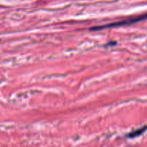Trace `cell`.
<instances>
[{
	"mask_svg": "<svg viewBox=\"0 0 147 147\" xmlns=\"http://www.w3.org/2000/svg\"><path fill=\"white\" fill-rule=\"evenodd\" d=\"M147 129V126H144L143 127L140 128V129H138L134 131L131 132L129 134L127 135V136L129 138H135L137 137V136H139L140 135H142L144 132Z\"/></svg>",
	"mask_w": 147,
	"mask_h": 147,
	"instance_id": "7a4b0ae2",
	"label": "cell"
},
{
	"mask_svg": "<svg viewBox=\"0 0 147 147\" xmlns=\"http://www.w3.org/2000/svg\"><path fill=\"white\" fill-rule=\"evenodd\" d=\"M147 19V13L146 14H142V15L138 16V17H131V18L127 19V20H122V21L110 23V24H104V25H100V26H94V27L90 28V30L91 31H96V30H103V29L106 28H111V27H121V26L125 25H131V24H135L139 22L143 21V20H146Z\"/></svg>",
	"mask_w": 147,
	"mask_h": 147,
	"instance_id": "6da1fadb",
	"label": "cell"
}]
</instances>
